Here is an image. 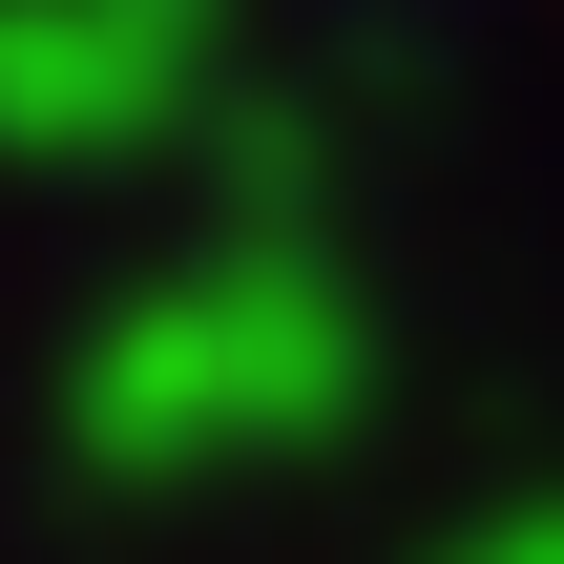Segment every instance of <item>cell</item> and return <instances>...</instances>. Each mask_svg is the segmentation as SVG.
Returning a JSON list of instances; mask_svg holds the SVG:
<instances>
[{
  "label": "cell",
  "instance_id": "cell-1",
  "mask_svg": "<svg viewBox=\"0 0 564 564\" xmlns=\"http://www.w3.org/2000/svg\"><path fill=\"white\" fill-rule=\"evenodd\" d=\"M502 564H564V523H523V544H502Z\"/></svg>",
  "mask_w": 564,
  "mask_h": 564
}]
</instances>
